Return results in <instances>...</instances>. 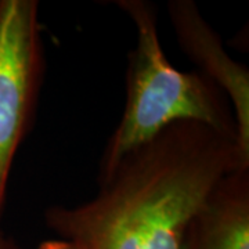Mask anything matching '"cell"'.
I'll return each mask as SVG.
<instances>
[{
    "label": "cell",
    "instance_id": "cell-5",
    "mask_svg": "<svg viewBox=\"0 0 249 249\" xmlns=\"http://www.w3.org/2000/svg\"><path fill=\"white\" fill-rule=\"evenodd\" d=\"M181 249H249V168L214 186L188 223Z\"/></svg>",
    "mask_w": 249,
    "mask_h": 249
},
{
    "label": "cell",
    "instance_id": "cell-4",
    "mask_svg": "<svg viewBox=\"0 0 249 249\" xmlns=\"http://www.w3.org/2000/svg\"><path fill=\"white\" fill-rule=\"evenodd\" d=\"M170 22L178 45L187 57L199 67V72L227 96L237 126L241 150L249 155V71L232 60L194 1L170 0Z\"/></svg>",
    "mask_w": 249,
    "mask_h": 249
},
{
    "label": "cell",
    "instance_id": "cell-6",
    "mask_svg": "<svg viewBox=\"0 0 249 249\" xmlns=\"http://www.w3.org/2000/svg\"><path fill=\"white\" fill-rule=\"evenodd\" d=\"M37 249H73L72 245L68 241H64L61 238H57V240H47L42 241L39 244Z\"/></svg>",
    "mask_w": 249,
    "mask_h": 249
},
{
    "label": "cell",
    "instance_id": "cell-3",
    "mask_svg": "<svg viewBox=\"0 0 249 249\" xmlns=\"http://www.w3.org/2000/svg\"><path fill=\"white\" fill-rule=\"evenodd\" d=\"M36 0H0V219L13 160L31 127L43 76Z\"/></svg>",
    "mask_w": 249,
    "mask_h": 249
},
{
    "label": "cell",
    "instance_id": "cell-7",
    "mask_svg": "<svg viewBox=\"0 0 249 249\" xmlns=\"http://www.w3.org/2000/svg\"><path fill=\"white\" fill-rule=\"evenodd\" d=\"M0 249H21L14 241L7 237L0 229Z\"/></svg>",
    "mask_w": 249,
    "mask_h": 249
},
{
    "label": "cell",
    "instance_id": "cell-2",
    "mask_svg": "<svg viewBox=\"0 0 249 249\" xmlns=\"http://www.w3.org/2000/svg\"><path fill=\"white\" fill-rule=\"evenodd\" d=\"M116 4L137 29L126 78V104L100 160L98 183L114 172L129 152L170 124L198 122L237 137L235 118L227 96L199 71L176 70L162 50L157 6L145 0Z\"/></svg>",
    "mask_w": 249,
    "mask_h": 249
},
{
    "label": "cell",
    "instance_id": "cell-1",
    "mask_svg": "<svg viewBox=\"0 0 249 249\" xmlns=\"http://www.w3.org/2000/svg\"><path fill=\"white\" fill-rule=\"evenodd\" d=\"M242 168L249 155L235 136L178 122L122 158L94 198L50 206L45 222L73 249H181L214 186Z\"/></svg>",
    "mask_w": 249,
    "mask_h": 249
}]
</instances>
